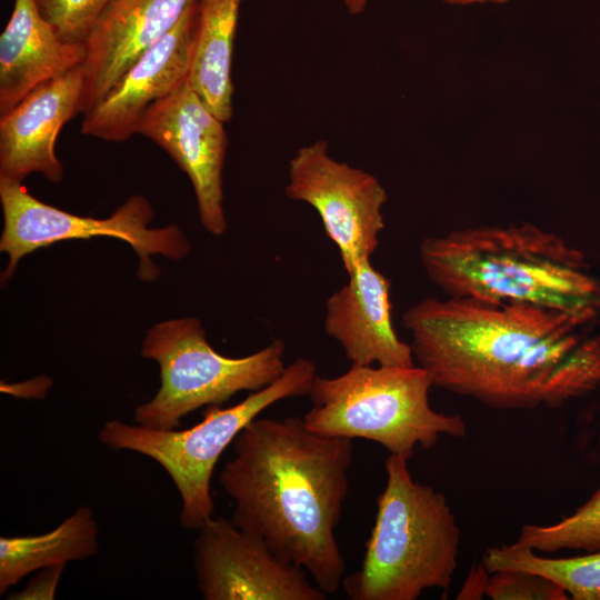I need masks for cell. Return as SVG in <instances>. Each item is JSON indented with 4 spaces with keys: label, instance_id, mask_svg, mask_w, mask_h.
<instances>
[{
    "label": "cell",
    "instance_id": "1",
    "mask_svg": "<svg viewBox=\"0 0 600 600\" xmlns=\"http://www.w3.org/2000/svg\"><path fill=\"white\" fill-rule=\"evenodd\" d=\"M599 317L470 298H426L403 313L433 386L500 410L557 408L600 388Z\"/></svg>",
    "mask_w": 600,
    "mask_h": 600
},
{
    "label": "cell",
    "instance_id": "2",
    "mask_svg": "<svg viewBox=\"0 0 600 600\" xmlns=\"http://www.w3.org/2000/svg\"><path fill=\"white\" fill-rule=\"evenodd\" d=\"M350 438L310 431L302 418H256L232 442L220 472L233 501L231 521L302 568L327 594L346 563L336 539L349 491Z\"/></svg>",
    "mask_w": 600,
    "mask_h": 600
},
{
    "label": "cell",
    "instance_id": "3",
    "mask_svg": "<svg viewBox=\"0 0 600 600\" xmlns=\"http://www.w3.org/2000/svg\"><path fill=\"white\" fill-rule=\"evenodd\" d=\"M420 260L429 280L447 297L600 317V280L583 253L531 223L428 237L420 246Z\"/></svg>",
    "mask_w": 600,
    "mask_h": 600
},
{
    "label": "cell",
    "instance_id": "4",
    "mask_svg": "<svg viewBox=\"0 0 600 600\" xmlns=\"http://www.w3.org/2000/svg\"><path fill=\"white\" fill-rule=\"evenodd\" d=\"M386 486L360 568L341 587L351 600H417L449 589L461 532L446 496L413 480L408 459L389 454Z\"/></svg>",
    "mask_w": 600,
    "mask_h": 600
},
{
    "label": "cell",
    "instance_id": "5",
    "mask_svg": "<svg viewBox=\"0 0 600 600\" xmlns=\"http://www.w3.org/2000/svg\"><path fill=\"white\" fill-rule=\"evenodd\" d=\"M431 387L430 376L418 364H351L334 378L317 374L309 392L312 407L302 420L312 432L370 440L410 459L417 447L431 448L441 436L467 433L461 416L430 406Z\"/></svg>",
    "mask_w": 600,
    "mask_h": 600
},
{
    "label": "cell",
    "instance_id": "6",
    "mask_svg": "<svg viewBox=\"0 0 600 600\" xmlns=\"http://www.w3.org/2000/svg\"><path fill=\"white\" fill-rule=\"evenodd\" d=\"M316 377L313 361L297 358L278 379L241 402L226 409L210 406L203 420L189 429H156L110 420L101 428L99 439L113 450H131L158 462L180 494V524L198 530L212 518L211 477L226 448L271 404L309 394Z\"/></svg>",
    "mask_w": 600,
    "mask_h": 600
},
{
    "label": "cell",
    "instance_id": "7",
    "mask_svg": "<svg viewBox=\"0 0 600 600\" xmlns=\"http://www.w3.org/2000/svg\"><path fill=\"white\" fill-rule=\"evenodd\" d=\"M197 318L166 320L147 331L141 356L158 362L161 387L137 407L138 424L174 429L180 419L203 406H219L240 391H257L278 379L286 344L276 339L246 357L230 358L208 342Z\"/></svg>",
    "mask_w": 600,
    "mask_h": 600
},
{
    "label": "cell",
    "instance_id": "8",
    "mask_svg": "<svg viewBox=\"0 0 600 600\" xmlns=\"http://www.w3.org/2000/svg\"><path fill=\"white\" fill-rule=\"evenodd\" d=\"M3 230L0 250L9 256L2 281L9 279L24 256L56 242L110 237L129 243L139 257L138 276L153 281L160 271L152 254L182 259L191 246L176 224L149 228L154 212L143 196H132L108 218L81 217L52 207L33 197L21 182L0 179Z\"/></svg>",
    "mask_w": 600,
    "mask_h": 600
},
{
    "label": "cell",
    "instance_id": "9",
    "mask_svg": "<svg viewBox=\"0 0 600 600\" xmlns=\"http://www.w3.org/2000/svg\"><path fill=\"white\" fill-rule=\"evenodd\" d=\"M284 193L316 210L347 274L377 250L387 191L373 174L334 159L326 140L294 152Z\"/></svg>",
    "mask_w": 600,
    "mask_h": 600
},
{
    "label": "cell",
    "instance_id": "10",
    "mask_svg": "<svg viewBox=\"0 0 600 600\" xmlns=\"http://www.w3.org/2000/svg\"><path fill=\"white\" fill-rule=\"evenodd\" d=\"M197 584L206 600H324L306 571L277 556L261 539L222 517L198 529Z\"/></svg>",
    "mask_w": 600,
    "mask_h": 600
},
{
    "label": "cell",
    "instance_id": "11",
    "mask_svg": "<svg viewBox=\"0 0 600 600\" xmlns=\"http://www.w3.org/2000/svg\"><path fill=\"white\" fill-rule=\"evenodd\" d=\"M223 124L192 89L188 76L174 91L149 107L137 131L166 151L189 177L200 222L214 236L227 229L222 171L228 134Z\"/></svg>",
    "mask_w": 600,
    "mask_h": 600
},
{
    "label": "cell",
    "instance_id": "12",
    "mask_svg": "<svg viewBox=\"0 0 600 600\" xmlns=\"http://www.w3.org/2000/svg\"><path fill=\"white\" fill-rule=\"evenodd\" d=\"M197 16L198 1L83 114L80 126L82 134L109 142H122L137 134L149 107L170 94L188 78Z\"/></svg>",
    "mask_w": 600,
    "mask_h": 600
},
{
    "label": "cell",
    "instance_id": "13",
    "mask_svg": "<svg viewBox=\"0 0 600 600\" xmlns=\"http://www.w3.org/2000/svg\"><path fill=\"white\" fill-rule=\"evenodd\" d=\"M198 0H113L84 48L79 114L90 109L149 49L167 36Z\"/></svg>",
    "mask_w": 600,
    "mask_h": 600
},
{
    "label": "cell",
    "instance_id": "14",
    "mask_svg": "<svg viewBox=\"0 0 600 600\" xmlns=\"http://www.w3.org/2000/svg\"><path fill=\"white\" fill-rule=\"evenodd\" d=\"M81 64L40 84L0 116V179L22 182L40 173L52 183L63 177L56 141L63 124L79 114Z\"/></svg>",
    "mask_w": 600,
    "mask_h": 600
},
{
    "label": "cell",
    "instance_id": "15",
    "mask_svg": "<svg viewBox=\"0 0 600 600\" xmlns=\"http://www.w3.org/2000/svg\"><path fill=\"white\" fill-rule=\"evenodd\" d=\"M348 282L326 302L324 330L343 349L351 364L414 366L410 343L392 323L390 281L370 259L348 273Z\"/></svg>",
    "mask_w": 600,
    "mask_h": 600
},
{
    "label": "cell",
    "instance_id": "16",
    "mask_svg": "<svg viewBox=\"0 0 600 600\" xmlns=\"http://www.w3.org/2000/svg\"><path fill=\"white\" fill-rule=\"evenodd\" d=\"M84 43L63 41L34 0H14L0 37V116L29 92L82 64Z\"/></svg>",
    "mask_w": 600,
    "mask_h": 600
},
{
    "label": "cell",
    "instance_id": "17",
    "mask_svg": "<svg viewBox=\"0 0 600 600\" xmlns=\"http://www.w3.org/2000/svg\"><path fill=\"white\" fill-rule=\"evenodd\" d=\"M243 0H198L189 82L224 123L233 114L231 77L234 39Z\"/></svg>",
    "mask_w": 600,
    "mask_h": 600
},
{
    "label": "cell",
    "instance_id": "18",
    "mask_svg": "<svg viewBox=\"0 0 600 600\" xmlns=\"http://www.w3.org/2000/svg\"><path fill=\"white\" fill-rule=\"evenodd\" d=\"M98 526L91 508L76 512L50 532L0 538V592L47 567L83 560L98 550Z\"/></svg>",
    "mask_w": 600,
    "mask_h": 600
},
{
    "label": "cell",
    "instance_id": "19",
    "mask_svg": "<svg viewBox=\"0 0 600 600\" xmlns=\"http://www.w3.org/2000/svg\"><path fill=\"white\" fill-rule=\"evenodd\" d=\"M482 564L499 570L536 572L561 586L570 599L600 600V550L569 558H546L527 547L502 544L488 548Z\"/></svg>",
    "mask_w": 600,
    "mask_h": 600
},
{
    "label": "cell",
    "instance_id": "20",
    "mask_svg": "<svg viewBox=\"0 0 600 600\" xmlns=\"http://www.w3.org/2000/svg\"><path fill=\"white\" fill-rule=\"evenodd\" d=\"M512 544L543 553L561 550L599 551L600 488L574 513L557 523L523 524Z\"/></svg>",
    "mask_w": 600,
    "mask_h": 600
},
{
    "label": "cell",
    "instance_id": "21",
    "mask_svg": "<svg viewBox=\"0 0 600 600\" xmlns=\"http://www.w3.org/2000/svg\"><path fill=\"white\" fill-rule=\"evenodd\" d=\"M113 0H34L40 14L69 43H84Z\"/></svg>",
    "mask_w": 600,
    "mask_h": 600
},
{
    "label": "cell",
    "instance_id": "22",
    "mask_svg": "<svg viewBox=\"0 0 600 600\" xmlns=\"http://www.w3.org/2000/svg\"><path fill=\"white\" fill-rule=\"evenodd\" d=\"M486 596L492 600H567V591L547 577L524 570L490 573Z\"/></svg>",
    "mask_w": 600,
    "mask_h": 600
},
{
    "label": "cell",
    "instance_id": "23",
    "mask_svg": "<svg viewBox=\"0 0 600 600\" xmlns=\"http://www.w3.org/2000/svg\"><path fill=\"white\" fill-rule=\"evenodd\" d=\"M64 564H57L41 569L39 573L30 579L24 590L12 594V599H53L56 588L60 579Z\"/></svg>",
    "mask_w": 600,
    "mask_h": 600
},
{
    "label": "cell",
    "instance_id": "24",
    "mask_svg": "<svg viewBox=\"0 0 600 600\" xmlns=\"http://www.w3.org/2000/svg\"><path fill=\"white\" fill-rule=\"evenodd\" d=\"M489 574L490 573L487 571L483 564L478 568H473L464 587L460 591L458 599H478L481 598L482 594H486Z\"/></svg>",
    "mask_w": 600,
    "mask_h": 600
},
{
    "label": "cell",
    "instance_id": "25",
    "mask_svg": "<svg viewBox=\"0 0 600 600\" xmlns=\"http://www.w3.org/2000/svg\"><path fill=\"white\" fill-rule=\"evenodd\" d=\"M346 8L352 14H360L363 12L368 0H343Z\"/></svg>",
    "mask_w": 600,
    "mask_h": 600
},
{
    "label": "cell",
    "instance_id": "26",
    "mask_svg": "<svg viewBox=\"0 0 600 600\" xmlns=\"http://www.w3.org/2000/svg\"><path fill=\"white\" fill-rule=\"evenodd\" d=\"M449 4H461V6H466V4H472V3H498V4H501V3H506L508 2L509 0H442Z\"/></svg>",
    "mask_w": 600,
    "mask_h": 600
}]
</instances>
